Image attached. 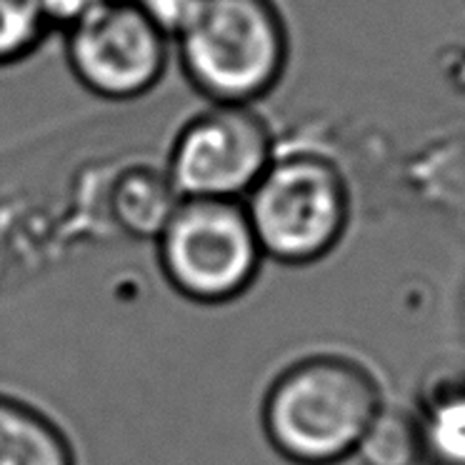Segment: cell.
I'll return each instance as SVG.
<instances>
[{
	"label": "cell",
	"instance_id": "1",
	"mask_svg": "<svg viewBox=\"0 0 465 465\" xmlns=\"http://www.w3.org/2000/svg\"><path fill=\"white\" fill-rule=\"evenodd\" d=\"M383 398L373 373L343 355H311L268 385L261 423L268 443L293 465L353 458Z\"/></svg>",
	"mask_w": 465,
	"mask_h": 465
},
{
	"label": "cell",
	"instance_id": "2",
	"mask_svg": "<svg viewBox=\"0 0 465 465\" xmlns=\"http://www.w3.org/2000/svg\"><path fill=\"white\" fill-rule=\"evenodd\" d=\"M171 45L188 85L218 105L261 103L291 63V33L275 0H198Z\"/></svg>",
	"mask_w": 465,
	"mask_h": 465
},
{
	"label": "cell",
	"instance_id": "3",
	"mask_svg": "<svg viewBox=\"0 0 465 465\" xmlns=\"http://www.w3.org/2000/svg\"><path fill=\"white\" fill-rule=\"evenodd\" d=\"M265 261L313 265L343 241L351 185L343 168L313 148H278L243 198Z\"/></svg>",
	"mask_w": 465,
	"mask_h": 465
},
{
	"label": "cell",
	"instance_id": "4",
	"mask_svg": "<svg viewBox=\"0 0 465 465\" xmlns=\"http://www.w3.org/2000/svg\"><path fill=\"white\" fill-rule=\"evenodd\" d=\"M153 243L163 278L198 305L238 301L265 261L243 201L181 198Z\"/></svg>",
	"mask_w": 465,
	"mask_h": 465
},
{
	"label": "cell",
	"instance_id": "5",
	"mask_svg": "<svg viewBox=\"0 0 465 465\" xmlns=\"http://www.w3.org/2000/svg\"><path fill=\"white\" fill-rule=\"evenodd\" d=\"M68 71L85 91L131 103L155 91L173 58L171 38L135 0H108L63 28Z\"/></svg>",
	"mask_w": 465,
	"mask_h": 465
},
{
	"label": "cell",
	"instance_id": "6",
	"mask_svg": "<svg viewBox=\"0 0 465 465\" xmlns=\"http://www.w3.org/2000/svg\"><path fill=\"white\" fill-rule=\"evenodd\" d=\"M275 151L273 131L255 105L208 103L178 128L163 171L181 198L243 201Z\"/></svg>",
	"mask_w": 465,
	"mask_h": 465
},
{
	"label": "cell",
	"instance_id": "7",
	"mask_svg": "<svg viewBox=\"0 0 465 465\" xmlns=\"http://www.w3.org/2000/svg\"><path fill=\"white\" fill-rule=\"evenodd\" d=\"M0 465H75V450L53 418L0 393Z\"/></svg>",
	"mask_w": 465,
	"mask_h": 465
},
{
	"label": "cell",
	"instance_id": "8",
	"mask_svg": "<svg viewBox=\"0 0 465 465\" xmlns=\"http://www.w3.org/2000/svg\"><path fill=\"white\" fill-rule=\"evenodd\" d=\"M420 465H465V381L433 385L415 408Z\"/></svg>",
	"mask_w": 465,
	"mask_h": 465
},
{
	"label": "cell",
	"instance_id": "9",
	"mask_svg": "<svg viewBox=\"0 0 465 465\" xmlns=\"http://www.w3.org/2000/svg\"><path fill=\"white\" fill-rule=\"evenodd\" d=\"M181 195L168 181L165 171L155 173L135 168L123 175L113 195V218L123 232L141 241H155L165 221L171 218Z\"/></svg>",
	"mask_w": 465,
	"mask_h": 465
},
{
	"label": "cell",
	"instance_id": "10",
	"mask_svg": "<svg viewBox=\"0 0 465 465\" xmlns=\"http://www.w3.org/2000/svg\"><path fill=\"white\" fill-rule=\"evenodd\" d=\"M355 455L363 465H420L415 411L381 405L365 428Z\"/></svg>",
	"mask_w": 465,
	"mask_h": 465
},
{
	"label": "cell",
	"instance_id": "11",
	"mask_svg": "<svg viewBox=\"0 0 465 465\" xmlns=\"http://www.w3.org/2000/svg\"><path fill=\"white\" fill-rule=\"evenodd\" d=\"M51 33L41 0H0V68L28 61Z\"/></svg>",
	"mask_w": 465,
	"mask_h": 465
},
{
	"label": "cell",
	"instance_id": "12",
	"mask_svg": "<svg viewBox=\"0 0 465 465\" xmlns=\"http://www.w3.org/2000/svg\"><path fill=\"white\" fill-rule=\"evenodd\" d=\"M143 11L148 13L158 28H161L168 38H175V33L181 31L183 25L188 23V18L195 11L198 0H135Z\"/></svg>",
	"mask_w": 465,
	"mask_h": 465
},
{
	"label": "cell",
	"instance_id": "13",
	"mask_svg": "<svg viewBox=\"0 0 465 465\" xmlns=\"http://www.w3.org/2000/svg\"><path fill=\"white\" fill-rule=\"evenodd\" d=\"M41 3L48 21H51L53 31L55 28L63 31L65 25H71L73 21H78L81 15L98 8L103 3H108V0H41Z\"/></svg>",
	"mask_w": 465,
	"mask_h": 465
}]
</instances>
